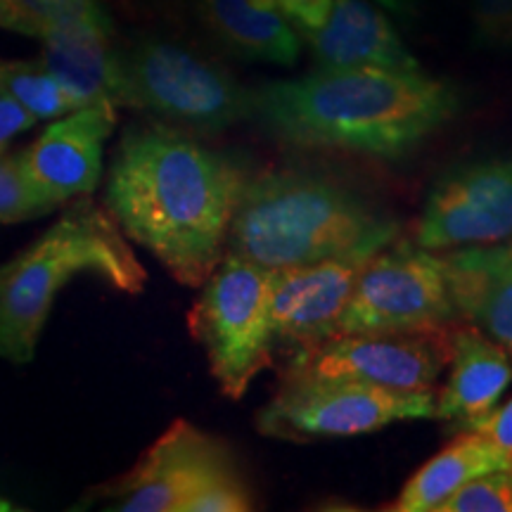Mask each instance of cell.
Returning a JSON list of instances; mask_svg holds the SVG:
<instances>
[{"mask_svg": "<svg viewBox=\"0 0 512 512\" xmlns=\"http://www.w3.org/2000/svg\"><path fill=\"white\" fill-rule=\"evenodd\" d=\"M318 67L420 69L399 31L373 0H332L318 29L302 36Z\"/></svg>", "mask_w": 512, "mask_h": 512, "instance_id": "2e32d148", "label": "cell"}, {"mask_svg": "<svg viewBox=\"0 0 512 512\" xmlns=\"http://www.w3.org/2000/svg\"><path fill=\"white\" fill-rule=\"evenodd\" d=\"M273 268L228 254L202 283L188 325L228 399H242L273 358Z\"/></svg>", "mask_w": 512, "mask_h": 512, "instance_id": "8992f818", "label": "cell"}, {"mask_svg": "<svg viewBox=\"0 0 512 512\" xmlns=\"http://www.w3.org/2000/svg\"><path fill=\"white\" fill-rule=\"evenodd\" d=\"M470 17L479 48H512V0H470Z\"/></svg>", "mask_w": 512, "mask_h": 512, "instance_id": "cb8c5ba5", "label": "cell"}, {"mask_svg": "<svg viewBox=\"0 0 512 512\" xmlns=\"http://www.w3.org/2000/svg\"><path fill=\"white\" fill-rule=\"evenodd\" d=\"M437 415L432 392H396L344 377H294L256 415V427L273 439L309 441L354 437L401 420Z\"/></svg>", "mask_w": 512, "mask_h": 512, "instance_id": "52a82bcc", "label": "cell"}, {"mask_svg": "<svg viewBox=\"0 0 512 512\" xmlns=\"http://www.w3.org/2000/svg\"><path fill=\"white\" fill-rule=\"evenodd\" d=\"M36 124V119L19 105L17 100H12L10 95L0 93V155L5 152V147L19 133L29 131Z\"/></svg>", "mask_w": 512, "mask_h": 512, "instance_id": "83f0119b", "label": "cell"}, {"mask_svg": "<svg viewBox=\"0 0 512 512\" xmlns=\"http://www.w3.org/2000/svg\"><path fill=\"white\" fill-rule=\"evenodd\" d=\"M117 124V105L95 102L53 119L19 157L24 174L48 204L86 197L98 188L102 152Z\"/></svg>", "mask_w": 512, "mask_h": 512, "instance_id": "7c38bea8", "label": "cell"}, {"mask_svg": "<svg viewBox=\"0 0 512 512\" xmlns=\"http://www.w3.org/2000/svg\"><path fill=\"white\" fill-rule=\"evenodd\" d=\"M456 316L441 256L418 242H399L361 266L339 335L444 328Z\"/></svg>", "mask_w": 512, "mask_h": 512, "instance_id": "ba28073f", "label": "cell"}, {"mask_svg": "<svg viewBox=\"0 0 512 512\" xmlns=\"http://www.w3.org/2000/svg\"><path fill=\"white\" fill-rule=\"evenodd\" d=\"M373 3H377L382 10H389L392 15L401 19H413L418 15V8H420V0H373Z\"/></svg>", "mask_w": 512, "mask_h": 512, "instance_id": "f1b7e54d", "label": "cell"}, {"mask_svg": "<svg viewBox=\"0 0 512 512\" xmlns=\"http://www.w3.org/2000/svg\"><path fill=\"white\" fill-rule=\"evenodd\" d=\"M366 261L323 259L316 264L273 268L271 330L273 347L311 349L339 335L358 271Z\"/></svg>", "mask_w": 512, "mask_h": 512, "instance_id": "5bb4252c", "label": "cell"}, {"mask_svg": "<svg viewBox=\"0 0 512 512\" xmlns=\"http://www.w3.org/2000/svg\"><path fill=\"white\" fill-rule=\"evenodd\" d=\"M117 105L147 110L192 131L219 133L252 114V93L197 50L145 38L119 50Z\"/></svg>", "mask_w": 512, "mask_h": 512, "instance_id": "5b68a950", "label": "cell"}, {"mask_svg": "<svg viewBox=\"0 0 512 512\" xmlns=\"http://www.w3.org/2000/svg\"><path fill=\"white\" fill-rule=\"evenodd\" d=\"M43 64L67 88L79 107L95 102L117 105L119 50L112 19L100 0H74L41 29Z\"/></svg>", "mask_w": 512, "mask_h": 512, "instance_id": "4fadbf2b", "label": "cell"}, {"mask_svg": "<svg viewBox=\"0 0 512 512\" xmlns=\"http://www.w3.org/2000/svg\"><path fill=\"white\" fill-rule=\"evenodd\" d=\"M463 430L484 434L486 439H491L494 444H498L508 453H512V401L505 403V406L498 408V411L491 408L489 413H484L475 420L465 422Z\"/></svg>", "mask_w": 512, "mask_h": 512, "instance_id": "484cf974", "label": "cell"}, {"mask_svg": "<svg viewBox=\"0 0 512 512\" xmlns=\"http://www.w3.org/2000/svg\"><path fill=\"white\" fill-rule=\"evenodd\" d=\"M254 510L252 491L240 470L216 477L185 503L183 512H249Z\"/></svg>", "mask_w": 512, "mask_h": 512, "instance_id": "603a6c76", "label": "cell"}, {"mask_svg": "<svg viewBox=\"0 0 512 512\" xmlns=\"http://www.w3.org/2000/svg\"><path fill=\"white\" fill-rule=\"evenodd\" d=\"M439 512H512V467L489 472L446 498Z\"/></svg>", "mask_w": 512, "mask_h": 512, "instance_id": "7402d4cb", "label": "cell"}, {"mask_svg": "<svg viewBox=\"0 0 512 512\" xmlns=\"http://www.w3.org/2000/svg\"><path fill=\"white\" fill-rule=\"evenodd\" d=\"M254 3L283 15L287 24L302 38L323 24L332 0H254Z\"/></svg>", "mask_w": 512, "mask_h": 512, "instance_id": "d4e9b609", "label": "cell"}, {"mask_svg": "<svg viewBox=\"0 0 512 512\" xmlns=\"http://www.w3.org/2000/svg\"><path fill=\"white\" fill-rule=\"evenodd\" d=\"M48 204L29 183L19 157L0 155V223L29 221L34 216L48 214Z\"/></svg>", "mask_w": 512, "mask_h": 512, "instance_id": "44dd1931", "label": "cell"}, {"mask_svg": "<svg viewBox=\"0 0 512 512\" xmlns=\"http://www.w3.org/2000/svg\"><path fill=\"white\" fill-rule=\"evenodd\" d=\"M444 328L399 332H349L297 351L285 375L344 377L396 392H432L451 361Z\"/></svg>", "mask_w": 512, "mask_h": 512, "instance_id": "9c48e42d", "label": "cell"}, {"mask_svg": "<svg viewBox=\"0 0 512 512\" xmlns=\"http://www.w3.org/2000/svg\"><path fill=\"white\" fill-rule=\"evenodd\" d=\"M8 510H12V505L5 501V498H0V512H8Z\"/></svg>", "mask_w": 512, "mask_h": 512, "instance_id": "4dcf8cb0", "label": "cell"}, {"mask_svg": "<svg viewBox=\"0 0 512 512\" xmlns=\"http://www.w3.org/2000/svg\"><path fill=\"white\" fill-rule=\"evenodd\" d=\"M512 467V453L505 451L484 434H460L437 456L427 460L415 475L403 484L401 494L387 510L392 512H434L453 496L460 486L489 472Z\"/></svg>", "mask_w": 512, "mask_h": 512, "instance_id": "d6986e66", "label": "cell"}, {"mask_svg": "<svg viewBox=\"0 0 512 512\" xmlns=\"http://www.w3.org/2000/svg\"><path fill=\"white\" fill-rule=\"evenodd\" d=\"M441 261L458 316L512 354V242L465 245Z\"/></svg>", "mask_w": 512, "mask_h": 512, "instance_id": "9a60e30c", "label": "cell"}, {"mask_svg": "<svg viewBox=\"0 0 512 512\" xmlns=\"http://www.w3.org/2000/svg\"><path fill=\"white\" fill-rule=\"evenodd\" d=\"M512 240V159L453 166L427 195L415 242L425 249Z\"/></svg>", "mask_w": 512, "mask_h": 512, "instance_id": "30bf717a", "label": "cell"}, {"mask_svg": "<svg viewBox=\"0 0 512 512\" xmlns=\"http://www.w3.org/2000/svg\"><path fill=\"white\" fill-rule=\"evenodd\" d=\"M0 27L10 29V31H19V34H24L22 19H19L15 8H12L10 0H0Z\"/></svg>", "mask_w": 512, "mask_h": 512, "instance_id": "f546056e", "label": "cell"}, {"mask_svg": "<svg viewBox=\"0 0 512 512\" xmlns=\"http://www.w3.org/2000/svg\"><path fill=\"white\" fill-rule=\"evenodd\" d=\"M451 81L420 69L318 67L252 91V114L299 147L401 159L456 117Z\"/></svg>", "mask_w": 512, "mask_h": 512, "instance_id": "7a4b0ae2", "label": "cell"}, {"mask_svg": "<svg viewBox=\"0 0 512 512\" xmlns=\"http://www.w3.org/2000/svg\"><path fill=\"white\" fill-rule=\"evenodd\" d=\"M230 470L238 465L223 441L176 420L107 494L114 501L112 510L183 512L197 491Z\"/></svg>", "mask_w": 512, "mask_h": 512, "instance_id": "8fae6325", "label": "cell"}, {"mask_svg": "<svg viewBox=\"0 0 512 512\" xmlns=\"http://www.w3.org/2000/svg\"><path fill=\"white\" fill-rule=\"evenodd\" d=\"M209 34L228 53L247 62L290 67L302 53V38L283 15L254 0H195Z\"/></svg>", "mask_w": 512, "mask_h": 512, "instance_id": "ac0fdd59", "label": "cell"}, {"mask_svg": "<svg viewBox=\"0 0 512 512\" xmlns=\"http://www.w3.org/2000/svg\"><path fill=\"white\" fill-rule=\"evenodd\" d=\"M451 373L437 401L434 418L465 422L489 413L512 382L508 351L477 328L451 332Z\"/></svg>", "mask_w": 512, "mask_h": 512, "instance_id": "e0dca14e", "label": "cell"}, {"mask_svg": "<svg viewBox=\"0 0 512 512\" xmlns=\"http://www.w3.org/2000/svg\"><path fill=\"white\" fill-rule=\"evenodd\" d=\"M396 235V223L330 178L271 171L242 181L228 228L230 254L264 268L323 259L368 261Z\"/></svg>", "mask_w": 512, "mask_h": 512, "instance_id": "3957f363", "label": "cell"}, {"mask_svg": "<svg viewBox=\"0 0 512 512\" xmlns=\"http://www.w3.org/2000/svg\"><path fill=\"white\" fill-rule=\"evenodd\" d=\"M0 93L17 100L36 121H53L79 110V102L43 62H0Z\"/></svg>", "mask_w": 512, "mask_h": 512, "instance_id": "ffe728a7", "label": "cell"}, {"mask_svg": "<svg viewBox=\"0 0 512 512\" xmlns=\"http://www.w3.org/2000/svg\"><path fill=\"white\" fill-rule=\"evenodd\" d=\"M242 188L240 169L164 124L126 131L107 178L119 228L181 285L202 287L219 266Z\"/></svg>", "mask_w": 512, "mask_h": 512, "instance_id": "6da1fadb", "label": "cell"}, {"mask_svg": "<svg viewBox=\"0 0 512 512\" xmlns=\"http://www.w3.org/2000/svg\"><path fill=\"white\" fill-rule=\"evenodd\" d=\"M12 8L22 19L24 34L27 36H41V29L53 15H57L62 8H67L74 0H10Z\"/></svg>", "mask_w": 512, "mask_h": 512, "instance_id": "4316f807", "label": "cell"}, {"mask_svg": "<svg viewBox=\"0 0 512 512\" xmlns=\"http://www.w3.org/2000/svg\"><path fill=\"white\" fill-rule=\"evenodd\" d=\"M81 273L126 294H140L147 283L119 223L91 200L76 202L34 245L0 264V358H34L55 297Z\"/></svg>", "mask_w": 512, "mask_h": 512, "instance_id": "277c9868", "label": "cell"}]
</instances>
